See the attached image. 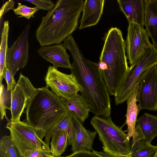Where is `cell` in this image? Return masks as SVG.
<instances>
[{
    "mask_svg": "<svg viewBox=\"0 0 157 157\" xmlns=\"http://www.w3.org/2000/svg\"><path fill=\"white\" fill-rule=\"evenodd\" d=\"M72 55L73 62L71 70L75 76L81 88L80 94L91 107L94 116L104 118L110 116V99L98 63L85 58L71 36L63 44Z\"/></svg>",
    "mask_w": 157,
    "mask_h": 157,
    "instance_id": "1",
    "label": "cell"
},
{
    "mask_svg": "<svg viewBox=\"0 0 157 157\" xmlns=\"http://www.w3.org/2000/svg\"><path fill=\"white\" fill-rule=\"evenodd\" d=\"M83 0H58L54 8L42 17L35 32L42 46L59 44L71 36L78 27Z\"/></svg>",
    "mask_w": 157,
    "mask_h": 157,
    "instance_id": "2",
    "label": "cell"
},
{
    "mask_svg": "<svg viewBox=\"0 0 157 157\" xmlns=\"http://www.w3.org/2000/svg\"><path fill=\"white\" fill-rule=\"evenodd\" d=\"M125 41L116 27L109 30L98 63L110 95L115 96L128 72Z\"/></svg>",
    "mask_w": 157,
    "mask_h": 157,
    "instance_id": "3",
    "label": "cell"
},
{
    "mask_svg": "<svg viewBox=\"0 0 157 157\" xmlns=\"http://www.w3.org/2000/svg\"><path fill=\"white\" fill-rule=\"evenodd\" d=\"M48 88H36L26 107V122L35 128L42 140L69 113L61 98Z\"/></svg>",
    "mask_w": 157,
    "mask_h": 157,
    "instance_id": "4",
    "label": "cell"
},
{
    "mask_svg": "<svg viewBox=\"0 0 157 157\" xmlns=\"http://www.w3.org/2000/svg\"><path fill=\"white\" fill-rule=\"evenodd\" d=\"M90 124L98 135L104 152L114 156L131 154L127 134L114 123L110 116H94Z\"/></svg>",
    "mask_w": 157,
    "mask_h": 157,
    "instance_id": "5",
    "label": "cell"
},
{
    "mask_svg": "<svg viewBox=\"0 0 157 157\" xmlns=\"http://www.w3.org/2000/svg\"><path fill=\"white\" fill-rule=\"evenodd\" d=\"M157 64V49L152 45L146 50L137 63L129 67L126 76L114 96L116 105L127 101L149 69Z\"/></svg>",
    "mask_w": 157,
    "mask_h": 157,
    "instance_id": "6",
    "label": "cell"
},
{
    "mask_svg": "<svg viewBox=\"0 0 157 157\" xmlns=\"http://www.w3.org/2000/svg\"><path fill=\"white\" fill-rule=\"evenodd\" d=\"M6 127L9 130L12 140L23 156L28 150H41L51 153L49 145L40 138L35 128L27 122L10 121Z\"/></svg>",
    "mask_w": 157,
    "mask_h": 157,
    "instance_id": "7",
    "label": "cell"
},
{
    "mask_svg": "<svg viewBox=\"0 0 157 157\" xmlns=\"http://www.w3.org/2000/svg\"><path fill=\"white\" fill-rule=\"evenodd\" d=\"M45 81L46 86L60 98H69L77 94L81 90V86L72 72L66 74L51 66L48 68Z\"/></svg>",
    "mask_w": 157,
    "mask_h": 157,
    "instance_id": "8",
    "label": "cell"
},
{
    "mask_svg": "<svg viewBox=\"0 0 157 157\" xmlns=\"http://www.w3.org/2000/svg\"><path fill=\"white\" fill-rule=\"evenodd\" d=\"M146 29L133 23H129L125 41L126 52L130 67L137 63L146 50L153 45L149 40Z\"/></svg>",
    "mask_w": 157,
    "mask_h": 157,
    "instance_id": "9",
    "label": "cell"
},
{
    "mask_svg": "<svg viewBox=\"0 0 157 157\" xmlns=\"http://www.w3.org/2000/svg\"><path fill=\"white\" fill-rule=\"evenodd\" d=\"M30 25L28 23L11 46L6 55L7 68L14 76L20 69L27 65L29 58L28 35Z\"/></svg>",
    "mask_w": 157,
    "mask_h": 157,
    "instance_id": "10",
    "label": "cell"
},
{
    "mask_svg": "<svg viewBox=\"0 0 157 157\" xmlns=\"http://www.w3.org/2000/svg\"><path fill=\"white\" fill-rule=\"evenodd\" d=\"M36 89L29 78L21 73L15 88L10 92L11 122L20 121L21 117L28 102Z\"/></svg>",
    "mask_w": 157,
    "mask_h": 157,
    "instance_id": "11",
    "label": "cell"
},
{
    "mask_svg": "<svg viewBox=\"0 0 157 157\" xmlns=\"http://www.w3.org/2000/svg\"><path fill=\"white\" fill-rule=\"evenodd\" d=\"M137 101L142 109L157 111V66L148 71L139 83Z\"/></svg>",
    "mask_w": 157,
    "mask_h": 157,
    "instance_id": "12",
    "label": "cell"
},
{
    "mask_svg": "<svg viewBox=\"0 0 157 157\" xmlns=\"http://www.w3.org/2000/svg\"><path fill=\"white\" fill-rule=\"evenodd\" d=\"M39 55L43 58L52 63L53 67L72 69L70 61V56L63 44L42 46L37 50Z\"/></svg>",
    "mask_w": 157,
    "mask_h": 157,
    "instance_id": "13",
    "label": "cell"
},
{
    "mask_svg": "<svg viewBox=\"0 0 157 157\" xmlns=\"http://www.w3.org/2000/svg\"><path fill=\"white\" fill-rule=\"evenodd\" d=\"M157 136V116L145 113L137 118L132 145L142 140L151 143Z\"/></svg>",
    "mask_w": 157,
    "mask_h": 157,
    "instance_id": "14",
    "label": "cell"
},
{
    "mask_svg": "<svg viewBox=\"0 0 157 157\" xmlns=\"http://www.w3.org/2000/svg\"><path fill=\"white\" fill-rule=\"evenodd\" d=\"M105 1L104 0L84 1L79 29L94 26L98 24L103 13Z\"/></svg>",
    "mask_w": 157,
    "mask_h": 157,
    "instance_id": "15",
    "label": "cell"
},
{
    "mask_svg": "<svg viewBox=\"0 0 157 157\" xmlns=\"http://www.w3.org/2000/svg\"><path fill=\"white\" fill-rule=\"evenodd\" d=\"M119 8L126 17L129 23H133L142 27L144 25V0H118Z\"/></svg>",
    "mask_w": 157,
    "mask_h": 157,
    "instance_id": "16",
    "label": "cell"
},
{
    "mask_svg": "<svg viewBox=\"0 0 157 157\" xmlns=\"http://www.w3.org/2000/svg\"><path fill=\"white\" fill-rule=\"evenodd\" d=\"M75 121L76 133L71 145L73 153L82 151H93V141L97 132L86 129L77 118L73 117Z\"/></svg>",
    "mask_w": 157,
    "mask_h": 157,
    "instance_id": "17",
    "label": "cell"
},
{
    "mask_svg": "<svg viewBox=\"0 0 157 157\" xmlns=\"http://www.w3.org/2000/svg\"><path fill=\"white\" fill-rule=\"evenodd\" d=\"M62 101L73 117L77 118L83 123L89 116L91 107L86 100L78 94L69 98H61Z\"/></svg>",
    "mask_w": 157,
    "mask_h": 157,
    "instance_id": "18",
    "label": "cell"
},
{
    "mask_svg": "<svg viewBox=\"0 0 157 157\" xmlns=\"http://www.w3.org/2000/svg\"><path fill=\"white\" fill-rule=\"evenodd\" d=\"M139 84L137 85L127 101V109L124 124H126L127 129V139L129 141L131 137L133 138L135 134L136 121L138 114L142 109L140 105L137 104V95L139 90Z\"/></svg>",
    "mask_w": 157,
    "mask_h": 157,
    "instance_id": "19",
    "label": "cell"
},
{
    "mask_svg": "<svg viewBox=\"0 0 157 157\" xmlns=\"http://www.w3.org/2000/svg\"><path fill=\"white\" fill-rule=\"evenodd\" d=\"M144 25L152 42L157 49V0H144Z\"/></svg>",
    "mask_w": 157,
    "mask_h": 157,
    "instance_id": "20",
    "label": "cell"
},
{
    "mask_svg": "<svg viewBox=\"0 0 157 157\" xmlns=\"http://www.w3.org/2000/svg\"><path fill=\"white\" fill-rule=\"evenodd\" d=\"M61 130L67 132L68 135V144L71 146L75 136L76 130L74 118L69 113L60 121L47 131L45 136V142L49 145L53 134Z\"/></svg>",
    "mask_w": 157,
    "mask_h": 157,
    "instance_id": "21",
    "label": "cell"
},
{
    "mask_svg": "<svg viewBox=\"0 0 157 157\" xmlns=\"http://www.w3.org/2000/svg\"><path fill=\"white\" fill-rule=\"evenodd\" d=\"M9 30V22L5 21L3 24L1 35V42L0 48V85L4 78L6 65V55L8 46V39Z\"/></svg>",
    "mask_w": 157,
    "mask_h": 157,
    "instance_id": "22",
    "label": "cell"
},
{
    "mask_svg": "<svg viewBox=\"0 0 157 157\" xmlns=\"http://www.w3.org/2000/svg\"><path fill=\"white\" fill-rule=\"evenodd\" d=\"M51 141V153L55 157L61 156L68 144V135L65 131H58L52 135Z\"/></svg>",
    "mask_w": 157,
    "mask_h": 157,
    "instance_id": "23",
    "label": "cell"
},
{
    "mask_svg": "<svg viewBox=\"0 0 157 157\" xmlns=\"http://www.w3.org/2000/svg\"><path fill=\"white\" fill-rule=\"evenodd\" d=\"M157 149V145H153L143 139L131 146V154L133 157H152Z\"/></svg>",
    "mask_w": 157,
    "mask_h": 157,
    "instance_id": "24",
    "label": "cell"
},
{
    "mask_svg": "<svg viewBox=\"0 0 157 157\" xmlns=\"http://www.w3.org/2000/svg\"><path fill=\"white\" fill-rule=\"evenodd\" d=\"M0 157H23L10 136L5 135L1 139Z\"/></svg>",
    "mask_w": 157,
    "mask_h": 157,
    "instance_id": "25",
    "label": "cell"
},
{
    "mask_svg": "<svg viewBox=\"0 0 157 157\" xmlns=\"http://www.w3.org/2000/svg\"><path fill=\"white\" fill-rule=\"evenodd\" d=\"M13 10L15 15H19L18 17H24L29 20L32 17H34V14L39 9L36 7H29L20 3H18L17 7Z\"/></svg>",
    "mask_w": 157,
    "mask_h": 157,
    "instance_id": "26",
    "label": "cell"
},
{
    "mask_svg": "<svg viewBox=\"0 0 157 157\" xmlns=\"http://www.w3.org/2000/svg\"><path fill=\"white\" fill-rule=\"evenodd\" d=\"M0 109L1 113V118L3 120L5 116H6V109L10 108L7 107L6 104L8 100V96L7 91L6 92L4 88V85L2 84L0 85Z\"/></svg>",
    "mask_w": 157,
    "mask_h": 157,
    "instance_id": "27",
    "label": "cell"
},
{
    "mask_svg": "<svg viewBox=\"0 0 157 157\" xmlns=\"http://www.w3.org/2000/svg\"><path fill=\"white\" fill-rule=\"evenodd\" d=\"M35 5L39 9L49 11L55 7V4L50 0H25Z\"/></svg>",
    "mask_w": 157,
    "mask_h": 157,
    "instance_id": "28",
    "label": "cell"
},
{
    "mask_svg": "<svg viewBox=\"0 0 157 157\" xmlns=\"http://www.w3.org/2000/svg\"><path fill=\"white\" fill-rule=\"evenodd\" d=\"M51 153L41 150H28L24 153L23 157H52Z\"/></svg>",
    "mask_w": 157,
    "mask_h": 157,
    "instance_id": "29",
    "label": "cell"
},
{
    "mask_svg": "<svg viewBox=\"0 0 157 157\" xmlns=\"http://www.w3.org/2000/svg\"><path fill=\"white\" fill-rule=\"evenodd\" d=\"M4 78L6 82L7 90L8 92L10 91V92L14 89L17 83L12 74L7 68H6V71Z\"/></svg>",
    "mask_w": 157,
    "mask_h": 157,
    "instance_id": "30",
    "label": "cell"
},
{
    "mask_svg": "<svg viewBox=\"0 0 157 157\" xmlns=\"http://www.w3.org/2000/svg\"><path fill=\"white\" fill-rule=\"evenodd\" d=\"M64 157H100L93 151H82L73 153Z\"/></svg>",
    "mask_w": 157,
    "mask_h": 157,
    "instance_id": "31",
    "label": "cell"
},
{
    "mask_svg": "<svg viewBox=\"0 0 157 157\" xmlns=\"http://www.w3.org/2000/svg\"><path fill=\"white\" fill-rule=\"evenodd\" d=\"M15 2L13 0H9L4 3L1 7L0 12V20L3 15L10 10L13 9Z\"/></svg>",
    "mask_w": 157,
    "mask_h": 157,
    "instance_id": "32",
    "label": "cell"
},
{
    "mask_svg": "<svg viewBox=\"0 0 157 157\" xmlns=\"http://www.w3.org/2000/svg\"><path fill=\"white\" fill-rule=\"evenodd\" d=\"M93 151L100 157H115L114 155H113L104 151H99L94 150Z\"/></svg>",
    "mask_w": 157,
    "mask_h": 157,
    "instance_id": "33",
    "label": "cell"
},
{
    "mask_svg": "<svg viewBox=\"0 0 157 157\" xmlns=\"http://www.w3.org/2000/svg\"><path fill=\"white\" fill-rule=\"evenodd\" d=\"M115 157H133L131 154L126 155H117L115 156Z\"/></svg>",
    "mask_w": 157,
    "mask_h": 157,
    "instance_id": "34",
    "label": "cell"
},
{
    "mask_svg": "<svg viewBox=\"0 0 157 157\" xmlns=\"http://www.w3.org/2000/svg\"><path fill=\"white\" fill-rule=\"evenodd\" d=\"M152 157H157V149L155 154Z\"/></svg>",
    "mask_w": 157,
    "mask_h": 157,
    "instance_id": "35",
    "label": "cell"
},
{
    "mask_svg": "<svg viewBox=\"0 0 157 157\" xmlns=\"http://www.w3.org/2000/svg\"><path fill=\"white\" fill-rule=\"evenodd\" d=\"M52 157H55V156H52ZM64 157V156H63V157L60 156V157Z\"/></svg>",
    "mask_w": 157,
    "mask_h": 157,
    "instance_id": "36",
    "label": "cell"
},
{
    "mask_svg": "<svg viewBox=\"0 0 157 157\" xmlns=\"http://www.w3.org/2000/svg\"></svg>",
    "mask_w": 157,
    "mask_h": 157,
    "instance_id": "37",
    "label": "cell"
}]
</instances>
